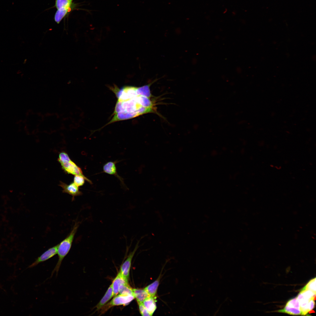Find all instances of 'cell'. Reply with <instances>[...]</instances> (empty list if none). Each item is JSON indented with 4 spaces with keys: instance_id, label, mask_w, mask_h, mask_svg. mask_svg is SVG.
<instances>
[{
    "instance_id": "6da1fadb",
    "label": "cell",
    "mask_w": 316,
    "mask_h": 316,
    "mask_svg": "<svg viewBox=\"0 0 316 316\" xmlns=\"http://www.w3.org/2000/svg\"><path fill=\"white\" fill-rule=\"evenodd\" d=\"M149 87V85L138 87L128 86L114 90L117 101L113 117L107 125L152 112Z\"/></svg>"
},
{
    "instance_id": "7a4b0ae2",
    "label": "cell",
    "mask_w": 316,
    "mask_h": 316,
    "mask_svg": "<svg viewBox=\"0 0 316 316\" xmlns=\"http://www.w3.org/2000/svg\"><path fill=\"white\" fill-rule=\"evenodd\" d=\"M79 225V222H75L70 233L64 239L58 244L57 254L58 260L51 272V277L55 272L56 275H57L62 261L71 249L75 236Z\"/></svg>"
},
{
    "instance_id": "3957f363",
    "label": "cell",
    "mask_w": 316,
    "mask_h": 316,
    "mask_svg": "<svg viewBox=\"0 0 316 316\" xmlns=\"http://www.w3.org/2000/svg\"><path fill=\"white\" fill-rule=\"evenodd\" d=\"M58 161L61 167L66 173L74 176H81L88 179L83 174L81 169L71 160L68 154L65 152H62L59 154Z\"/></svg>"
},
{
    "instance_id": "277c9868",
    "label": "cell",
    "mask_w": 316,
    "mask_h": 316,
    "mask_svg": "<svg viewBox=\"0 0 316 316\" xmlns=\"http://www.w3.org/2000/svg\"><path fill=\"white\" fill-rule=\"evenodd\" d=\"M139 242L140 241L138 242L133 251L129 253L126 259L121 266L119 272L122 276L128 280L129 276L131 261L135 252L139 247Z\"/></svg>"
},
{
    "instance_id": "5b68a950",
    "label": "cell",
    "mask_w": 316,
    "mask_h": 316,
    "mask_svg": "<svg viewBox=\"0 0 316 316\" xmlns=\"http://www.w3.org/2000/svg\"><path fill=\"white\" fill-rule=\"evenodd\" d=\"M112 300L109 303V307H113L121 305H126L135 299L133 295L119 294L114 296Z\"/></svg>"
},
{
    "instance_id": "8992f818",
    "label": "cell",
    "mask_w": 316,
    "mask_h": 316,
    "mask_svg": "<svg viewBox=\"0 0 316 316\" xmlns=\"http://www.w3.org/2000/svg\"><path fill=\"white\" fill-rule=\"evenodd\" d=\"M57 248L58 244L48 249L38 257L29 267H33L53 257L57 254Z\"/></svg>"
},
{
    "instance_id": "52a82bcc",
    "label": "cell",
    "mask_w": 316,
    "mask_h": 316,
    "mask_svg": "<svg viewBox=\"0 0 316 316\" xmlns=\"http://www.w3.org/2000/svg\"><path fill=\"white\" fill-rule=\"evenodd\" d=\"M59 186L62 188L63 193H67L72 196V200L74 199L75 197L81 195L82 194V192L79 190V187L73 182L67 184L60 181Z\"/></svg>"
},
{
    "instance_id": "ba28073f",
    "label": "cell",
    "mask_w": 316,
    "mask_h": 316,
    "mask_svg": "<svg viewBox=\"0 0 316 316\" xmlns=\"http://www.w3.org/2000/svg\"><path fill=\"white\" fill-rule=\"evenodd\" d=\"M116 162L109 161L105 164L103 166V172L108 174L114 175L117 178L123 185L124 184L123 178L118 174L116 166Z\"/></svg>"
},
{
    "instance_id": "9c48e42d",
    "label": "cell",
    "mask_w": 316,
    "mask_h": 316,
    "mask_svg": "<svg viewBox=\"0 0 316 316\" xmlns=\"http://www.w3.org/2000/svg\"><path fill=\"white\" fill-rule=\"evenodd\" d=\"M76 5L74 3L72 6L69 7L57 10L54 16V20L55 22L59 24L63 18L75 9Z\"/></svg>"
},
{
    "instance_id": "30bf717a",
    "label": "cell",
    "mask_w": 316,
    "mask_h": 316,
    "mask_svg": "<svg viewBox=\"0 0 316 316\" xmlns=\"http://www.w3.org/2000/svg\"><path fill=\"white\" fill-rule=\"evenodd\" d=\"M126 283H128V280L125 279L119 272L111 284L114 297L119 293L120 286L122 284Z\"/></svg>"
},
{
    "instance_id": "8fae6325",
    "label": "cell",
    "mask_w": 316,
    "mask_h": 316,
    "mask_svg": "<svg viewBox=\"0 0 316 316\" xmlns=\"http://www.w3.org/2000/svg\"><path fill=\"white\" fill-rule=\"evenodd\" d=\"M156 297L150 296L145 299L142 304L151 316L152 315L157 308Z\"/></svg>"
},
{
    "instance_id": "7c38bea8",
    "label": "cell",
    "mask_w": 316,
    "mask_h": 316,
    "mask_svg": "<svg viewBox=\"0 0 316 316\" xmlns=\"http://www.w3.org/2000/svg\"><path fill=\"white\" fill-rule=\"evenodd\" d=\"M133 294L138 304L142 303L144 300L150 295L144 288H133Z\"/></svg>"
},
{
    "instance_id": "4fadbf2b",
    "label": "cell",
    "mask_w": 316,
    "mask_h": 316,
    "mask_svg": "<svg viewBox=\"0 0 316 316\" xmlns=\"http://www.w3.org/2000/svg\"><path fill=\"white\" fill-rule=\"evenodd\" d=\"M113 297V293L111 284L109 287L104 296L96 306L97 310L104 306Z\"/></svg>"
},
{
    "instance_id": "5bb4252c",
    "label": "cell",
    "mask_w": 316,
    "mask_h": 316,
    "mask_svg": "<svg viewBox=\"0 0 316 316\" xmlns=\"http://www.w3.org/2000/svg\"><path fill=\"white\" fill-rule=\"evenodd\" d=\"M159 282V279L158 278L144 288L150 296L156 297V295Z\"/></svg>"
},
{
    "instance_id": "9a60e30c",
    "label": "cell",
    "mask_w": 316,
    "mask_h": 316,
    "mask_svg": "<svg viewBox=\"0 0 316 316\" xmlns=\"http://www.w3.org/2000/svg\"><path fill=\"white\" fill-rule=\"evenodd\" d=\"M277 312L289 314L293 315H301L300 309L285 306L283 309L279 310Z\"/></svg>"
},
{
    "instance_id": "2e32d148",
    "label": "cell",
    "mask_w": 316,
    "mask_h": 316,
    "mask_svg": "<svg viewBox=\"0 0 316 316\" xmlns=\"http://www.w3.org/2000/svg\"><path fill=\"white\" fill-rule=\"evenodd\" d=\"M73 0H55V6L57 10L66 8L72 6Z\"/></svg>"
},
{
    "instance_id": "e0dca14e",
    "label": "cell",
    "mask_w": 316,
    "mask_h": 316,
    "mask_svg": "<svg viewBox=\"0 0 316 316\" xmlns=\"http://www.w3.org/2000/svg\"><path fill=\"white\" fill-rule=\"evenodd\" d=\"M133 288L129 285L128 283L121 284L119 288V294L123 295H133Z\"/></svg>"
},
{
    "instance_id": "ac0fdd59",
    "label": "cell",
    "mask_w": 316,
    "mask_h": 316,
    "mask_svg": "<svg viewBox=\"0 0 316 316\" xmlns=\"http://www.w3.org/2000/svg\"><path fill=\"white\" fill-rule=\"evenodd\" d=\"M85 180L88 182L92 184V181L88 178H86L84 177L79 175L74 176L73 182L77 186L79 187L84 185Z\"/></svg>"
},
{
    "instance_id": "d6986e66",
    "label": "cell",
    "mask_w": 316,
    "mask_h": 316,
    "mask_svg": "<svg viewBox=\"0 0 316 316\" xmlns=\"http://www.w3.org/2000/svg\"><path fill=\"white\" fill-rule=\"evenodd\" d=\"M316 278L310 280L301 290H308L316 292Z\"/></svg>"
},
{
    "instance_id": "ffe728a7",
    "label": "cell",
    "mask_w": 316,
    "mask_h": 316,
    "mask_svg": "<svg viewBox=\"0 0 316 316\" xmlns=\"http://www.w3.org/2000/svg\"><path fill=\"white\" fill-rule=\"evenodd\" d=\"M286 305L300 309V303L296 297L289 300L286 303Z\"/></svg>"
},
{
    "instance_id": "44dd1931",
    "label": "cell",
    "mask_w": 316,
    "mask_h": 316,
    "mask_svg": "<svg viewBox=\"0 0 316 316\" xmlns=\"http://www.w3.org/2000/svg\"><path fill=\"white\" fill-rule=\"evenodd\" d=\"M140 314L143 316H151V315L145 308L142 303L138 304Z\"/></svg>"
}]
</instances>
